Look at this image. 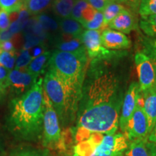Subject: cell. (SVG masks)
<instances>
[{"label":"cell","mask_w":156,"mask_h":156,"mask_svg":"<svg viewBox=\"0 0 156 156\" xmlns=\"http://www.w3.org/2000/svg\"><path fill=\"white\" fill-rule=\"evenodd\" d=\"M124 92L117 75L98 70L83 88L75 131L76 142L93 133L115 134L119 126Z\"/></svg>","instance_id":"1"},{"label":"cell","mask_w":156,"mask_h":156,"mask_svg":"<svg viewBox=\"0 0 156 156\" xmlns=\"http://www.w3.org/2000/svg\"><path fill=\"white\" fill-rule=\"evenodd\" d=\"M44 80L40 78L20 97L12 101L9 117L11 126L25 136L34 135L44 123Z\"/></svg>","instance_id":"2"},{"label":"cell","mask_w":156,"mask_h":156,"mask_svg":"<svg viewBox=\"0 0 156 156\" xmlns=\"http://www.w3.org/2000/svg\"><path fill=\"white\" fill-rule=\"evenodd\" d=\"M43 87L60 122L65 124L73 120L79 109L83 94L67 86L50 69L45 75Z\"/></svg>","instance_id":"3"},{"label":"cell","mask_w":156,"mask_h":156,"mask_svg":"<svg viewBox=\"0 0 156 156\" xmlns=\"http://www.w3.org/2000/svg\"><path fill=\"white\" fill-rule=\"evenodd\" d=\"M87 64V54L56 50L51 56L49 69L64 84L83 94Z\"/></svg>","instance_id":"4"},{"label":"cell","mask_w":156,"mask_h":156,"mask_svg":"<svg viewBox=\"0 0 156 156\" xmlns=\"http://www.w3.org/2000/svg\"><path fill=\"white\" fill-rule=\"evenodd\" d=\"M128 139L124 133H93L76 142L73 156H116L127 149Z\"/></svg>","instance_id":"5"},{"label":"cell","mask_w":156,"mask_h":156,"mask_svg":"<svg viewBox=\"0 0 156 156\" xmlns=\"http://www.w3.org/2000/svg\"><path fill=\"white\" fill-rule=\"evenodd\" d=\"M44 143L46 145H54L61 140L59 119L51 101L44 90Z\"/></svg>","instance_id":"6"},{"label":"cell","mask_w":156,"mask_h":156,"mask_svg":"<svg viewBox=\"0 0 156 156\" xmlns=\"http://www.w3.org/2000/svg\"><path fill=\"white\" fill-rule=\"evenodd\" d=\"M134 62L139 79L140 92L155 86L156 68L151 57L143 52H137L134 56Z\"/></svg>","instance_id":"7"},{"label":"cell","mask_w":156,"mask_h":156,"mask_svg":"<svg viewBox=\"0 0 156 156\" xmlns=\"http://www.w3.org/2000/svg\"><path fill=\"white\" fill-rule=\"evenodd\" d=\"M81 40L90 58L100 59L112 56V51L102 45L100 30H85L81 36Z\"/></svg>","instance_id":"8"},{"label":"cell","mask_w":156,"mask_h":156,"mask_svg":"<svg viewBox=\"0 0 156 156\" xmlns=\"http://www.w3.org/2000/svg\"><path fill=\"white\" fill-rule=\"evenodd\" d=\"M140 94L139 83L133 82L129 85L127 91L123 99V102L121 108L119 117V126L124 133L126 131V125L132 115L135 112L138 105V99Z\"/></svg>","instance_id":"9"},{"label":"cell","mask_w":156,"mask_h":156,"mask_svg":"<svg viewBox=\"0 0 156 156\" xmlns=\"http://www.w3.org/2000/svg\"><path fill=\"white\" fill-rule=\"evenodd\" d=\"M129 140L146 139L149 134L148 123L142 106L139 104L126 125L124 133Z\"/></svg>","instance_id":"10"},{"label":"cell","mask_w":156,"mask_h":156,"mask_svg":"<svg viewBox=\"0 0 156 156\" xmlns=\"http://www.w3.org/2000/svg\"><path fill=\"white\" fill-rule=\"evenodd\" d=\"M38 77L27 71L12 69L6 81L7 88L16 95H23L36 83Z\"/></svg>","instance_id":"11"},{"label":"cell","mask_w":156,"mask_h":156,"mask_svg":"<svg viewBox=\"0 0 156 156\" xmlns=\"http://www.w3.org/2000/svg\"><path fill=\"white\" fill-rule=\"evenodd\" d=\"M101 42L108 50H124L131 48V40L126 34L112 29H105L101 32Z\"/></svg>","instance_id":"12"},{"label":"cell","mask_w":156,"mask_h":156,"mask_svg":"<svg viewBox=\"0 0 156 156\" xmlns=\"http://www.w3.org/2000/svg\"><path fill=\"white\" fill-rule=\"evenodd\" d=\"M108 27L109 29L127 34L137 29L138 22L135 16L126 9L115 17L108 25Z\"/></svg>","instance_id":"13"},{"label":"cell","mask_w":156,"mask_h":156,"mask_svg":"<svg viewBox=\"0 0 156 156\" xmlns=\"http://www.w3.org/2000/svg\"><path fill=\"white\" fill-rule=\"evenodd\" d=\"M141 95L143 100L142 108L147 117L150 134L156 124V87L141 92Z\"/></svg>","instance_id":"14"},{"label":"cell","mask_w":156,"mask_h":156,"mask_svg":"<svg viewBox=\"0 0 156 156\" xmlns=\"http://www.w3.org/2000/svg\"><path fill=\"white\" fill-rule=\"evenodd\" d=\"M58 25H59V28L64 34L68 35L73 38H80L82 34L85 30L80 23L71 17L62 19Z\"/></svg>","instance_id":"15"},{"label":"cell","mask_w":156,"mask_h":156,"mask_svg":"<svg viewBox=\"0 0 156 156\" xmlns=\"http://www.w3.org/2000/svg\"><path fill=\"white\" fill-rule=\"evenodd\" d=\"M51 56L50 52L44 51L41 55L33 58L32 61L26 68V71L38 77L45 71L46 66L49 64Z\"/></svg>","instance_id":"16"},{"label":"cell","mask_w":156,"mask_h":156,"mask_svg":"<svg viewBox=\"0 0 156 156\" xmlns=\"http://www.w3.org/2000/svg\"><path fill=\"white\" fill-rule=\"evenodd\" d=\"M75 2L76 0H54L51 5L52 10L60 18H69L71 17Z\"/></svg>","instance_id":"17"},{"label":"cell","mask_w":156,"mask_h":156,"mask_svg":"<svg viewBox=\"0 0 156 156\" xmlns=\"http://www.w3.org/2000/svg\"><path fill=\"white\" fill-rule=\"evenodd\" d=\"M57 48L61 51L78 54H87L86 49L84 46L81 38H73L71 40L58 43L57 44Z\"/></svg>","instance_id":"18"},{"label":"cell","mask_w":156,"mask_h":156,"mask_svg":"<svg viewBox=\"0 0 156 156\" xmlns=\"http://www.w3.org/2000/svg\"><path fill=\"white\" fill-rule=\"evenodd\" d=\"M54 0H25L24 7L30 15H37L52 5Z\"/></svg>","instance_id":"19"},{"label":"cell","mask_w":156,"mask_h":156,"mask_svg":"<svg viewBox=\"0 0 156 156\" xmlns=\"http://www.w3.org/2000/svg\"><path fill=\"white\" fill-rule=\"evenodd\" d=\"M125 9H126V8L124 7V5L118 2H112L109 3L103 11L105 26H108V25L115 17L118 16L121 12H122Z\"/></svg>","instance_id":"20"},{"label":"cell","mask_w":156,"mask_h":156,"mask_svg":"<svg viewBox=\"0 0 156 156\" xmlns=\"http://www.w3.org/2000/svg\"><path fill=\"white\" fill-rule=\"evenodd\" d=\"M127 148L126 156H151L146 146V139L132 140Z\"/></svg>","instance_id":"21"},{"label":"cell","mask_w":156,"mask_h":156,"mask_svg":"<svg viewBox=\"0 0 156 156\" xmlns=\"http://www.w3.org/2000/svg\"><path fill=\"white\" fill-rule=\"evenodd\" d=\"M141 30L148 36H156V15L141 17L140 21Z\"/></svg>","instance_id":"22"},{"label":"cell","mask_w":156,"mask_h":156,"mask_svg":"<svg viewBox=\"0 0 156 156\" xmlns=\"http://www.w3.org/2000/svg\"><path fill=\"white\" fill-rule=\"evenodd\" d=\"M141 17L156 15V0H141L139 6Z\"/></svg>","instance_id":"23"},{"label":"cell","mask_w":156,"mask_h":156,"mask_svg":"<svg viewBox=\"0 0 156 156\" xmlns=\"http://www.w3.org/2000/svg\"><path fill=\"white\" fill-rule=\"evenodd\" d=\"M25 0H0V9L7 13L16 12L24 6Z\"/></svg>","instance_id":"24"},{"label":"cell","mask_w":156,"mask_h":156,"mask_svg":"<svg viewBox=\"0 0 156 156\" xmlns=\"http://www.w3.org/2000/svg\"><path fill=\"white\" fill-rule=\"evenodd\" d=\"M16 58H15V51H4L0 52V64L4 67L12 71L15 67Z\"/></svg>","instance_id":"25"},{"label":"cell","mask_w":156,"mask_h":156,"mask_svg":"<svg viewBox=\"0 0 156 156\" xmlns=\"http://www.w3.org/2000/svg\"><path fill=\"white\" fill-rule=\"evenodd\" d=\"M83 25L85 30H100V29L105 26L102 12H95L93 18L90 21H89V22L84 23Z\"/></svg>","instance_id":"26"},{"label":"cell","mask_w":156,"mask_h":156,"mask_svg":"<svg viewBox=\"0 0 156 156\" xmlns=\"http://www.w3.org/2000/svg\"><path fill=\"white\" fill-rule=\"evenodd\" d=\"M33 58L34 57L30 55L28 50L23 49L16 60L15 67V69H24L23 71H26V68L30 64Z\"/></svg>","instance_id":"27"},{"label":"cell","mask_w":156,"mask_h":156,"mask_svg":"<svg viewBox=\"0 0 156 156\" xmlns=\"http://www.w3.org/2000/svg\"><path fill=\"white\" fill-rule=\"evenodd\" d=\"M90 5L87 2V0H76L70 17L80 23L83 11Z\"/></svg>","instance_id":"28"},{"label":"cell","mask_w":156,"mask_h":156,"mask_svg":"<svg viewBox=\"0 0 156 156\" xmlns=\"http://www.w3.org/2000/svg\"><path fill=\"white\" fill-rule=\"evenodd\" d=\"M37 20L41 26L46 30H56L59 28V25L48 15H38L37 16Z\"/></svg>","instance_id":"29"},{"label":"cell","mask_w":156,"mask_h":156,"mask_svg":"<svg viewBox=\"0 0 156 156\" xmlns=\"http://www.w3.org/2000/svg\"><path fill=\"white\" fill-rule=\"evenodd\" d=\"M146 146L151 156H156V124L146 138Z\"/></svg>","instance_id":"30"},{"label":"cell","mask_w":156,"mask_h":156,"mask_svg":"<svg viewBox=\"0 0 156 156\" xmlns=\"http://www.w3.org/2000/svg\"><path fill=\"white\" fill-rule=\"evenodd\" d=\"M10 25L9 13L0 9V33L8 30Z\"/></svg>","instance_id":"31"},{"label":"cell","mask_w":156,"mask_h":156,"mask_svg":"<svg viewBox=\"0 0 156 156\" xmlns=\"http://www.w3.org/2000/svg\"><path fill=\"white\" fill-rule=\"evenodd\" d=\"M87 2L96 11L102 12L105 7L112 2H116L114 0H87Z\"/></svg>","instance_id":"32"},{"label":"cell","mask_w":156,"mask_h":156,"mask_svg":"<svg viewBox=\"0 0 156 156\" xmlns=\"http://www.w3.org/2000/svg\"><path fill=\"white\" fill-rule=\"evenodd\" d=\"M0 48H1V51H15L12 43L9 41H5L0 43Z\"/></svg>","instance_id":"33"},{"label":"cell","mask_w":156,"mask_h":156,"mask_svg":"<svg viewBox=\"0 0 156 156\" xmlns=\"http://www.w3.org/2000/svg\"><path fill=\"white\" fill-rule=\"evenodd\" d=\"M9 72L8 69H7L5 68L3 66H2L0 64V80L5 82L6 83V81H7V77H8Z\"/></svg>","instance_id":"34"},{"label":"cell","mask_w":156,"mask_h":156,"mask_svg":"<svg viewBox=\"0 0 156 156\" xmlns=\"http://www.w3.org/2000/svg\"><path fill=\"white\" fill-rule=\"evenodd\" d=\"M150 53L152 57L156 62V40H153L150 43Z\"/></svg>","instance_id":"35"},{"label":"cell","mask_w":156,"mask_h":156,"mask_svg":"<svg viewBox=\"0 0 156 156\" xmlns=\"http://www.w3.org/2000/svg\"><path fill=\"white\" fill-rule=\"evenodd\" d=\"M17 156H47L45 154H42L36 151H24L19 154Z\"/></svg>","instance_id":"36"},{"label":"cell","mask_w":156,"mask_h":156,"mask_svg":"<svg viewBox=\"0 0 156 156\" xmlns=\"http://www.w3.org/2000/svg\"><path fill=\"white\" fill-rule=\"evenodd\" d=\"M11 36L12 35L10 33H9L7 30L0 33V42L5 41H9V39L10 38Z\"/></svg>","instance_id":"37"},{"label":"cell","mask_w":156,"mask_h":156,"mask_svg":"<svg viewBox=\"0 0 156 156\" xmlns=\"http://www.w3.org/2000/svg\"><path fill=\"white\" fill-rule=\"evenodd\" d=\"M140 2L141 0H124V2L127 3L134 8H137V7L139 8Z\"/></svg>","instance_id":"38"},{"label":"cell","mask_w":156,"mask_h":156,"mask_svg":"<svg viewBox=\"0 0 156 156\" xmlns=\"http://www.w3.org/2000/svg\"><path fill=\"white\" fill-rule=\"evenodd\" d=\"M6 89H7L6 83L5 82L0 80V100H1L2 98L3 97V95H5Z\"/></svg>","instance_id":"39"},{"label":"cell","mask_w":156,"mask_h":156,"mask_svg":"<svg viewBox=\"0 0 156 156\" xmlns=\"http://www.w3.org/2000/svg\"><path fill=\"white\" fill-rule=\"evenodd\" d=\"M43 52H44V51H42V48L41 47H37V48H35V50H34V54H33V57H36V56H39V55H41V54Z\"/></svg>","instance_id":"40"},{"label":"cell","mask_w":156,"mask_h":156,"mask_svg":"<svg viewBox=\"0 0 156 156\" xmlns=\"http://www.w3.org/2000/svg\"><path fill=\"white\" fill-rule=\"evenodd\" d=\"M116 156H125V155H123V153H122V154H119V155H116Z\"/></svg>","instance_id":"41"},{"label":"cell","mask_w":156,"mask_h":156,"mask_svg":"<svg viewBox=\"0 0 156 156\" xmlns=\"http://www.w3.org/2000/svg\"><path fill=\"white\" fill-rule=\"evenodd\" d=\"M155 87H156V79H155Z\"/></svg>","instance_id":"42"},{"label":"cell","mask_w":156,"mask_h":156,"mask_svg":"<svg viewBox=\"0 0 156 156\" xmlns=\"http://www.w3.org/2000/svg\"><path fill=\"white\" fill-rule=\"evenodd\" d=\"M0 43H1V42H0ZM0 52H1V48H0Z\"/></svg>","instance_id":"43"}]
</instances>
